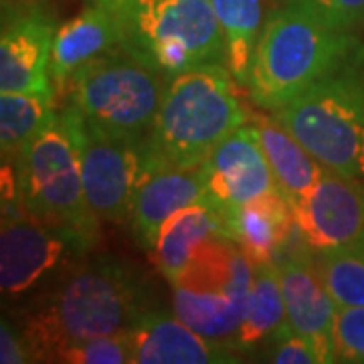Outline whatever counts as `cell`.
I'll use <instances>...</instances> for the list:
<instances>
[{
    "label": "cell",
    "instance_id": "1",
    "mask_svg": "<svg viewBox=\"0 0 364 364\" xmlns=\"http://www.w3.org/2000/svg\"><path fill=\"white\" fill-rule=\"evenodd\" d=\"M152 308V286L140 269L114 255L79 259L16 310L33 363L81 340L130 330Z\"/></svg>",
    "mask_w": 364,
    "mask_h": 364
},
{
    "label": "cell",
    "instance_id": "2",
    "mask_svg": "<svg viewBox=\"0 0 364 364\" xmlns=\"http://www.w3.org/2000/svg\"><path fill=\"white\" fill-rule=\"evenodd\" d=\"M364 45L363 37L326 23L301 0H282L261 31L249 93L261 109L275 112L312 87Z\"/></svg>",
    "mask_w": 364,
    "mask_h": 364
},
{
    "label": "cell",
    "instance_id": "3",
    "mask_svg": "<svg viewBox=\"0 0 364 364\" xmlns=\"http://www.w3.org/2000/svg\"><path fill=\"white\" fill-rule=\"evenodd\" d=\"M227 65H203L166 79L146 138L154 172L198 166L239 126L247 124Z\"/></svg>",
    "mask_w": 364,
    "mask_h": 364
},
{
    "label": "cell",
    "instance_id": "4",
    "mask_svg": "<svg viewBox=\"0 0 364 364\" xmlns=\"http://www.w3.org/2000/svg\"><path fill=\"white\" fill-rule=\"evenodd\" d=\"M272 116L322 166L364 184V45Z\"/></svg>",
    "mask_w": 364,
    "mask_h": 364
},
{
    "label": "cell",
    "instance_id": "5",
    "mask_svg": "<svg viewBox=\"0 0 364 364\" xmlns=\"http://www.w3.org/2000/svg\"><path fill=\"white\" fill-rule=\"evenodd\" d=\"M14 170L21 203L65 233L83 255L91 253L102 219L87 200L77 150L59 114L23 148Z\"/></svg>",
    "mask_w": 364,
    "mask_h": 364
},
{
    "label": "cell",
    "instance_id": "6",
    "mask_svg": "<svg viewBox=\"0 0 364 364\" xmlns=\"http://www.w3.org/2000/svg\"><path fill=\"white\" fill-rule=\"evenodd\" d=\"M166 77L124 49L79 69L61 93L102 136L144 140L152 130Z\"/></svg>",
    "mask_w": 364,
    "mask_h": 364
},
{
    "label": "cell",
    "instance_id": "7",
    "mask_svg": "<svg viewBox=\"0 0 364 364\" xmlns=\"http://www.w3.org/2000/svg\"><path fill=\"white\" fill-rule=\"evenodd\" d=\"M124 25V51L166 79L195 67L227 65V43L210 0H134Z\"/></svg>",
    "mask_w": 364,
    "mask_h": 364
},
{
    "label": "cell",
    "instance_id": "8",
    "mask_svg": "<svg viewBox=\"0 0 364 364\" xmlns=\"http://www.w3.org/2000/svg\"><path fill=\"white\" fill-rule=\"evenodd\" d=\"M251 284L253 265L245 253L227 235H215L170 282L172 312L200 336L231 346L245 318Z\"/></svg>",
    "mask_w": 364,
    "mask_h": 364
},
{
    "label": "cell",
    "instance_id": "9",
    "mask_svg": "<svg viewBox=\"0 0 364 364\" xmlns=\"http://www.w3.org/2000/svg\"><path fill=\"white\" fill-rule=\"evenodd\" d=\"M85 255L21 203L14 164L2 162L0 289L4 301H25Z\"/></svg>",
    "mask_w": 364,
    "mask_h": 364
},
{
    "label": "cell",
    "instance_id": "10",
    "mask_svg": "<svg viewBox=\"0 0 364 364\" xmlns=\"http://www.w3.org/2000/svg\"><path fill=\"white\" fill-rule=\"evenodd\" d=\"M59 117L75 146L85 195L102 223L130 225L136 193L152 174L146 138L116 140L102 136L83 122L71 104L63 102Z\"/></svg>",
    "mask_w": 364,
    "mask_h": 364
},
{
    "label": "cell",
    "instance_id": "11",
    "mask_svg": "<svg viewBox=\"0 0 364 364\" xmlns=\"http://www.w3.org/2000/svg\"><path fill=\"white\" fill-rule=\"evenodd\" d=\"M294 207L299 239L316 251L364 243V184L334 170L320 178Z\"/></svg>",
    "mask_w": 364,
    "mask_h": 364
},
{
    "label": "cell",
    "instance_id": "12",
    "mask_svg": "<svg viewBox=\"0 0 364 364\" xmlns=\"http://www.w3.org/2000/svg\"><path fill=\"white\" fill-rule=\"evenodd\" d=\"M57 21L41 6H23L2 18L0 93L55 91L49 73Z\"/></svg>",
    "mask_w": 364,
    "mask_h": 364
},
{
    "label": "cell",
    "instance_id": "13",
    "mask_svg": "<svg viewBox=\"0 0 364 364\" xmlns=\"http://www.w3.org/2000/svg\"><path fill=\"white\" fill-rule=\"evenodd\" d=\"M289 326L314 346L320 364L336 363V304L318 273L314 251L304 241L277 263Z\"/></svg>",
    "mask_w": 364,
    "mask_h": 364
},
{
    "label": "cell",
    "instance_id": "14",
    "mask_svg": "<svg viewBox=\"0 0 364 364\" xmlns=\"http://www.w3.org/2000/svg\"><path fill=\"white\" fill-rule=\"evenodd\" d=\"M208 198L223 210L277 191L253 122L231 132L205 160Z\"/></svg>",
    "mask_w": 364,
    "mask_h": 364
},
{
    "label": "cell",
    "instance_id": "15",
    "mask_svg": "<svg viewBox=\"0 0 364 364\" xmlns=\"http://www.w3.org/2000/svg\"><path fill=\"white\" fill-rule=\"evenodd\" d=\"M132 364H233L241 354L200 336L176 314L146 310L128 330Z\"/></svg>",
    "mask_w": 364,
    "mask_h": 364
},
{
    "label": "cell",
    "instance_id": "16",
    "mask_svg": "<svg viewBox=\"0 0 364 364\" xmlns=\"http://www.w3.org/2000/svg\"><path fill=\"white\" fill-rule=\"evenodd\" d=\"M126 25L119 14L90 2L81 13L57 28L51 51V73L55 95L61 97L67 83L79 69L107 53L124 49Z\"/></svg>",
    "mask_w": 364,
    "mask_h": 364
},
{
    "label": "cell",
    "instance_id": "17",
    "mask_svg": "<svg viewBox=\"0 0 364 364\" xmlns=\"http://www.w3.org/2000/svg\"><path fill=\"white\" fill-rule=\"evenodd\" d=\"M208 198L205 162L191 168L162 170L150 174L136 193L132 208V235L144 251H152L156 235L170 215Z\"/></svg>",
    "mask_w": 364,
    "mask_h": 364
},
{
    "label": "cell",
    "instance_id": "18",
    "mask_svg": "<svg viewBox=\"0 0 364 364\" xmlns=\"http://www.w3.org/2000/svg\"><path fill=\"white\" fill-rule=\"evenodd\" d=\"M225 225L227 237L233 239L253 267L277 259L296 233L294 207L279 188L225 210Z\"/></svg>",
    "mask_w": 364,
    "mask_h": 364
},
{
    "label": "cell",
    "instance_id": "19",
    "mask_svg": "<svg viewBox=\"0 0 364 364\" xmlns=\"http://www.w3.org/2000/svg\"><path fill=\"white\" fill-rule=\"evenodd\" d=\"M215 235H227L225 210L205 198L182 207L160 227L150 257L166 282H172L188 263L195 249Z\"/></svg>",
    "mask_w": 364,
    "mask_h": 364
},
{
    "label": "cell",
    "instance_id": "20",
    "mask_svg": "<svg viewBox=\"0 0 364 364\" xmlns=\"http://www.w3.org/2000/svg\"><path fill=\"white\" fill-rule=\"evenodd\" d=\"M253 126L259 134L263 154L269 162L279 191L291 205L298 203L320 178L324 166L273 116L257 117L253 119Z\"/></svg>",
    "mask_w": 364,
    "mask_h": 364
},
{
    "label": "cell",
    "instance_id": "21",
    "mask_svg": "<svg viewBox=\"0 0 364 364\" xmlns=\"http://www.w3.org/2000/svg\"><path fill=\"white\" fill-rule=\"evenodd\" d=\"M286 320V299L277 263L269 261L255 265L245 318L231 344L233 350L241 356L255 350L265 340L272 338L273 332Z\"/></svg>",
    "mask_w": 364,
    "mask_h": 364
},
{
    "label": "cell",
    "instance_id": "22",
    "mask_svg": "<svg viewBox=\"0 0 364 364\" xmlns=\"http://www.w3.org/2000/svg\"><path fill=\"white\" fill-rule=\"evenodd\" d=\"M227 43V65L237 85L249 87L253 55L265 25L263 0H210Z\"/></svg>",
    "mask_w": 364,
    "mask_h": 364
},
{
    "label": "cell",
    "instance_id": "23",
    "mask_svg": "<svg viewBox=\"0 0 364 364\" xmlns=\"http://www.w3.org/2000/svg\"><path fill=\"white\" fill-rule=\"evenodd\" d=\"M55 91L37 93H0V152L2 162L14 164L26 144L39 134L53 117Z\"/></svg>",
    "mask_w": 364,
    "mask_h": 364
},
{
    "label": "cell",
    "instance_id": "24",
    "mask_svg": "<svg viewBox=\"0 0 364 364\" xmlns=\"http://www.w3.org/2000/svg\"><path fill=\"white\" fill-rule=\"evenodd\" d=\"M314 259L336 308L364 306V243L316 251Z\"/></svg>",
    "mask_w": 364,
    "mask_h": 364
},
{
    "label": "cell",
    "instance_id": "25",
    "mask_svg": "<svg viewBox=\"0 0 364 364\" xmlns=\"http://www.w3.org/2000/svg\"><path fill=\"white\" fill-rule=\"evenodd\" d=\"M51 363L59 364H132L128 330L109 336L81 340L55 352Z\"/></svg>",
    "mask_w": 364,
    "mask_h": 364
},
{
    "label": "cell",
    "instance_id": "26",
    "mask_svg": "<svg viewBox=\"0 0 364 364\" xmlns=\"http://www.w3.org/2000/svg\"><path fill=\"white\" fill-rule=\"evenodd\" d=\"M334 340L336 363L364 364V306L336 310Z\"/></svg>",
    "mask_w": 364,
    "mask_h": 364
},
{
    "label": "cell",
    "instance_id": "27",
    "mask_svg": "<svg viewBox=\"0 0 364 364\" xmlns=\"http://www.w3.org/2000/svg\"><path fill=\"white\" fill-rule=\"evenodd\" d=\"M269 346L265 350V360L275 364H320V358L314 350V346L298 334L289 322H284L272 338L267 340Z\"/></svg>",
    "mask_w": 364,
    "mask_h": 364
},
{
    "label": "cell",
    "instance_id": "28",
    "mask_svg": "<svg viewBox=\"0 0 364 364\" xmlns=\"http://www.w3.org/2000/svg\"><path fill=\"white\" fill-rule=\"evenodd\" d=\"M326 23L342 31L360 33L364 28V0H301Z\"/></svg>",
    "mask_w": 364,
    "mask_h": 364
},
{
    "label": "cell",
    "instance_id": "29",
    "mask_svg": "<svg viewBox=\"0 0 364 364\" xmlns=\"http://www.w3.org/2000/svg\"><path fill=\"white\" fill-rule=\"evenodd\" d=\"M0 363L2 364H28L33 363L31 350L18 326L2 318L0 322Z\"/></svg>",
    "mask_w": 364,
    "mask_h": 364
},
{
    "label": "cell",
    "instance_id": "30",
    "mask_svg": "<svg viewBox=\"0 0 364 364\" xmlns=\"http://www.w3.org/2000/svg\"><path fill=\"white\" fill-rule=\"evenodd\" d=\"M93 4H100V6H104L107 11H112V13L119 14L122 18H124V14L126 11L132 6V2L134 0H90Z\"/></svg>",
    "mask_w": 364,
    "mask_h": 364
},
{
    "label": "cell",
    "instance_id": "31",
    "mask_svg": "<svg viewBox=\"0 0 364 364\" xmlns=\"http://www.w3.org/2000/svg\"><path fill=\"white\" fill-rule=\"evenodd\" d=\"M26 0H2V14H9L16 11V9H23Z\"/></svg>",
    "mask_w": 364,
    "mask_h": 364
}]
</instances>
